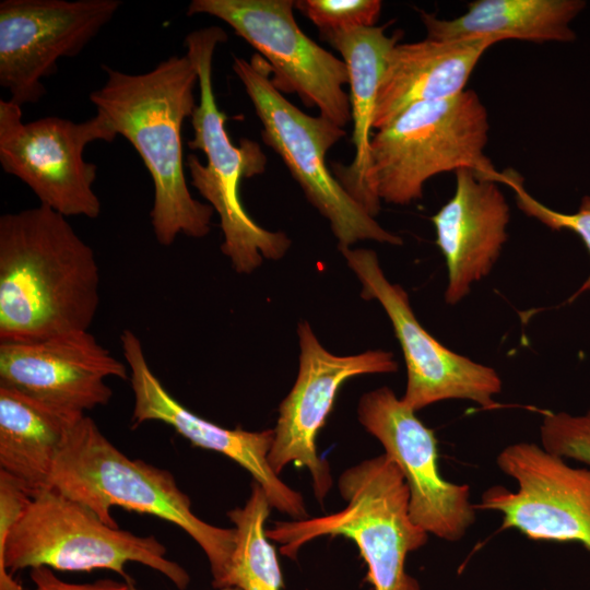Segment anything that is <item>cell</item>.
I'll return each instance as SVG.
<instances>
[{
  "instance_id": "obj_1",
  "label": "cell",
  "mask_w": 590,
  "mask_h": 590,
  "mask_svg": "<svg viewBox=\"0 0 590 590\" xmlns=\"http://www.w3.org/2000/svg\"><path fill=\"white\" fill-rule=\"evenodd\" d=\"M94 250L44 205L0 216V343L90 331L99 306Z\"/></svg>"
},
{
  "instance_id": "obj_2",
  "label": "cell",
  "mask_w": 590,
  "mask_h": 590,
  "mask_svg": "<svg viewBox=\"0 0 590 590\" xmlns=\"http://www.w3.org/2000/svg\"><path fill=\"white\" fill-rule=\"evenodd\" d=\"M105 83L90 102L117 135L134 148L153 182L151 226L170 246L179 235L206 236L214 210L193 198L185 174L182 125L197 106L198 73L187 56H170L144 73L103 64Z\"/></svg>"
},
{
  "instance_id": "obj_3",
  "label": "cell",
  "mask_w": 590,
  "mask_h": 590,
  "mask_svg": "<svg viewBox=\"0 0 590 590\" xmlns=\"http://www.w3.org/2000/svg\"><path fill=\"white\" fill-rule=\"evenodd\" d=\"M51 488L86 506L118 528L111 507L158 517L181 528L205 553L216 589L225 588L236 530L212 526L191 510L173 474L130 459L84 415L70 429L51 474Z\"/></svg>"
},
{
  "instance_id": "obj_4",
  "label": "cell",
  "mask_w": 590,
  "mask_h": 590,
  "mask_svg": "<svg viewBox=\"0 0 590 590\" xmlns=\"http://www.w3.org/2000/svg\"><path fill=\"white\" fill-rule=\"evenodd\" d=\"M488 131L487 109L472 90L410 106L371 135L362 205L375 217L380 201L409 204L428 179L461 168L498 182L484 154Z\"/></svg>"
},
{
  "instance_id": "obj_5",
  "label": "cell",
  "mask_w": 590,
  "mask_h": 590,
  "mask_svg": "<svg viewBox=\"0 0 590 590\" xmlns=\"http://www.w3.org/2000/svg\"><path fill=\"white\" fill-rule=\"evenodd\" d=\"M227 40L220 26L190 32L185 38L186 55L198 73L199 103L191 116V150H200L206 164L189 154L186 167L191 185L219 214L223 234L222 252L238 273H251L264 259H281L291 246L283 232H271L257 224L246 212L239 188L244 179L266 170L267 156L252 140L235 145L227 133V116L219 108L213 91V58L216 47Z\"/></svg>"
},
{
  "instance_id": "obj_6",
  "label": "cell",
  "mask_w": 590,
  "mask_h": 590,
  "mask_svg": "<svg viewBox=\"0 0 590 590\" xmlns=\"http://www.w3.org/2000/svg\"><path fill=\"white\" fill-rule=\"evenodd\" d=\"M339 489L346 502L342 510L274 522L267 536L281 543V553L291 558L318 536H346L357 545L374 590H420L404 563L409 553L426 544L428 533L410 517V493L397 463L386 453L365 460L341 474Z\"/></svg>"
},
{
  "instance_id": "obj_7",
  "label": "cell",
  "mask_w": 590,
  "mask_h": 590,
  "mask_svg": "<svg viewBox=\"0 0 590 590\" xmlns=\"http://www.w3.org/2000/svg\"><path fill=\"white\" fill-rule=\"evenodd\" d=\"M129 562L157 570L180 590L189 583L188 573L166 558V547L155 536L110 527L86 506L49 488L32 497L0 544V590H24L12 574L39 566L108 569L132 582L125 570Z\"/></svg>"
},
{
  "instance_id": "obj_8",
  "label": "cell",
  "mask_w": 590,
  "mask_h": 590,
  "mask_svg": "<svg viewBox=\"0 0 590 590\" xmlns=\"http://www.w3.org/2000/svg\"><path fill=\"white\" fill-rule=\"evenodd\" d=\"M232 69L245 87L262 123V140L280 155L308 201L324 216L338 248L370 239L401 245L344 189L326 164L328 151L345 130L322 116H310L286 99L271 81V69L258 54L234 57Z\"/></svg>"
},
{
  "instance_id": "obj_9",
  "label": "cell",
  "mask_w": 590,
  "mask_h": 590,
  "mask_svg": "<svg viewBox=\"0 0 590 590\" xmlns=\"http://www.w3.org/2000/svg\"><path fill=\"white\" fill-rule=\"evenodd\" d=\"M22 106L0 99V165L23 181L47 206L66 217L96 219L102 204L94 191L97 167L84 158L95 141L117 137L99 115L82 122L48 116L22 120Z\"/></svg>"
},
{
  "instance_id": "obj_10",
  "label": "cell",
  "mask_w": 590,
  "mask_h": 590,
  "mask_svg": "<svg viewBox=\"0 0 590 590\" xmlns=\"http://www.w3.org/2000/svg\"><path fill=\"white\" fill-rule=\"evenodd\" d=\"M293 8V0H192L187 14L225 22L267 61L279 92L297 94L344 128L352 119L346 66L299 28Z\"/></svg>"
},
{
  "instance_id": "obj_11",
  "label": "cell",
  "mask_w": 590,
  "mask_h": 590,
  "mask_svg": "<svg viewBox=\"0 0 590 590\" xmlns=\"http://www.w3.org/2000/svg\"><path fill=\"white\" fill-rule=\"evenodd\" d=\"M362 285L361 296L384 307L401 345L406 388L401 400L413 411L445 400H469L484 409L497 406L502 391L498 373L458 354L428 333L416 319L408 293L388 281L370 249L339 248Z\"/></svg>"
},
{
  "instance_id": "obj_12",
  "label": "cell",
  "mask_w": 590,
  "mask_h": 590,
  "mask_svg": "<svg viewBox=\"0 0 590 590\" xmlns=\"http://www.w3.org/2000/svg\"><path fill=\"white\" fill-rule=\"evenodd\" d=\"M496 464L518 489L492 486L475 509L500 512L503 529L531 540L576 542L590 551V469L573 467L528 441L506 446Z\"/></svg>"
},
{
  "instance_id": "obj_13",
  "label": "cell",
  "mask_w": 590,
  "mask_h": 590,
  "mask_svg": "<svg viewBox=\"0 0 590 590\" xmlns=\"http://www.w3.org/2000/svg\"><path fill=\"white\" fill-rule=\"evenodd\" d=\"M119 0H2L0 85L20 106L47 93L43 80L76 57L114 17Z\"/></svg>"
},
{
  "instance_id": "obj_14",
  "label": "cell",
  "mask_w": 590,
  "mask_h": 590,
  "mask_svg": "<svg viewBox=\"0 0 590 590\" xmlns=\"http://www.w3.org/2000/svg\"><path fill=\"white\" fill-rule=\"evenodd\" d=\"M358 420L401 470L410 493V517L428 534L460 541L475 521L470 487L445 480L438 469L437 439L388 387L365 393Z\"/></svg>"
},
{
  "instance_id": "obj_15",
  "label": "cell",
  "mask_w": 590,
  "mask_h": 590,
  "mask_svg": "<svg viewBox=\"0 0 590 590\" xmlns=\"http://www.w3.org/2000/svg\"><path fill=\"white\" fill-rule=\"evenodd\" d=\"M299 369L296 381L279 408L268 461L279 475L290 463L307 468L316 498L322 503L332 485L330 468L318 456L316 437L341 386L350 378L398 370L393 353L382 350L339 356L327 351L308 322L298 324Z\"/></svg>"
},
{
  "instance_id": "obj_16",
  "label": "cell",
  "mask_w": 590,
  "mask_h": 590,
  "mask_svg": "<svg viewBox=\"0 0 590 590\" xmlns=\"http://www.w3.org/2000/svg\"><path fill=\"white\" fill-rule=\"evenodd\" d=\"M110 377L129 379L128 365L90 331L0 343V386L63 412L84 414L106 405Z\"/></svg>"
},
{
  "instance_id": "obj_17",
  "label": "cell",
  "mask_w": 590,
  "mask_h": 590,
  "mask_svg": "<svg viewBox=\"0 0 590 590\" xmlns=\"http://www.w3.org/2000/svg\"><path fill=\"white\" fill-rule=\"evenodd\" d=\"M119 338L134 399L133 428L149 421L169 425L191 445L222 453L247 470L264 489L271 507L294 520L309 518L303 496L282 482L268 461L273 429H228L194 414L179 403L152 371L135 333L125 329Z\"/></svg>"
},
{
  "instance_id": "obj_18",
  "label": "cell",
  "mask_w": 590,
  "mask_h": 590,
  "mask_svg": "<svg viewBox=\"0 0 590 590\" xmlns=\"http://www.w3.org/2000/svg\"><path fill=\"white\" fill-rule=\"evenodd\" d=\"M451 199L432 222L448 269L445 302L456 305L474 283L486 278L507 241L509 205L497 182L479 177L472 169L455 172Z\"/></svg>"
},
{
  "instance_id": "obj_19",
  "label": "cell",
  "mask_w": 590,
  "mask_h": 590,
  "mask_svg": "<svg viewBox=\"0 0 590 590\" xmlns=\"http://www.w3.org/2000/svg\"><path fill=\"white\" fill-rule=\"evenodd\" d=\"M493 38L423 40L397 44L389 52L379 83L373 129L380 130L410 106L441 101L464 91Z\"/></svg>"
},
{
  "instance_id": "obj_20",
  "label": "cell",
  "mask_w": 590,
  "mask_h": 590,
  "mask_svg": "<svg viewBox=\"0 0 590 590\" xmlns=\"http://www.w3.org/2000/svg\"><path fill=\"white\" fill-rule=\"evenodd\" d=\"M85 414L60 411L0 386V470L32 496L51 488V474L71 427Z\"/></svg>"
},
{
  "instance_id": "obj_21",
  "label": "cell",
  "mask_w": 590,
  "mask_h": 590,
  "mask_svg": "<svg viewBox=\"0 0 590 590\" xmlns=\"http://www.w3.org/2000/svg\"><path fill=\"white\" fill-rule=\"evenodd\" d=\"M585 4L579 0H477L452 20L427 12H421V19L426 37L434 39L570 42L575 34L569 23Z\"/></svg>"
},
{
  "instance_id": "obj_22",
  "label": "cell",
  "mask_w": 590,
  "mask_h": 590,
  "mask_svg": "<svg viewBox=\"0 0 590 590\" xmlns=\"http://www.w3.org/2000/svg\"><path fill=\"white\" fill-rule=\"evenodd\" d=\"M320 36L340 52L346 66L354 122V160L350 165L333 163V174L353 199L362 204L377 92L387 57L398 44L399 34L388 36L384 26H374L328 32Z\"/></svg>"
},
{
  "instance_id": "obj_23",
  "label": "cell",
  "mask_w": 590,
  "mask_h": 590,
  "mask_svg": "<svg viewBox=\"0 0 590 590\" xmlns=\"http://www.w3.org/2000/svg\"><path fill=\"white\" fill-rule=\"evenodd\" d=\"M251 487L244 507L227 514L235 524L236 544L225 587L281 590L283 580L278 556L264 530L271 505L264 489L257 482Z\"/></svg>"
},
{
  "instance_id": "obj_24",
  "label": "cell",
  "mask_w": 590,
  "mask_h": 590,
  "mask_svg": "<svg viewBox=\"0 0 590 590\" xmlns=\"http://www.w3.org/2000/svg\"><path fill=\"white\" fill-rule=\"evenodd\" d=\"M499 182L508 185L516 193L518 208L553 231H570L578 235L590 253V196L581 199L575 213H563L550 209L534 199L523 187L522 178L514 170L500 173ZM590 291V274L568 302Z\"/></svg>"
},
{
  "instance_id": "obj_25",
  "label": "cell",
  "mask_w": 590,
  "mask_h": 590,
  "mask_svg": "<svg viewBox=\"0 0 590 590\" xmlns=\"http://www.w3.org/2000/svg\"><path fill=\"white\" fill-rule=\"evenodd\" d=\"M295 8L322 34L376 26L382 3L379 0H297Z\"/></svg>"
},
{
  "instance_id": "obj_26",
  "label": "cell",
  "mask_w": 590,
  "mask_h": 590,
  "mask_svg": "<svg viewBox=\"0 0 590 590\" xmlns=\"http://www.w3.org/2000/svg\"><path fill=\"white\" fill-rule=\"evenodd\" d=\"M540 439L545 450L590 467V409L582 414L545 412Z\"/></svg>"
},
{
  "instance_id": "obj_27",
  "label": "cell",
  "mask_w": 590,
  "mask_h": 590,
  "mask_svg": "<svg viewBox=\"0 0 590 590\" xmlns=\"http://www.w3.org/2000/svg\"><path fill=\"white\" fill-rule=\"evenodd\" d=\"M33 590H126L128 582L102 579L92 583H70L58 578L51 568L39 566L30 570Z\"/></svg>"
},
{
  "instance_id": "obj_28",
  "label": "cell",
  "mask_w": 590,
  "mask_h": 590,
  "mask_svg": "<svg viewBox=\"0 0 590 590\" xmlns=\"http://www.w3.org/2000/svg\"><path fill=\"white\" fill-rule=\"evenodd\" d=\"M126 590H139V589L133 586V582H128ZM217 590H240V589L236 587H225Z\"/></svg>"
}]
</instances>
